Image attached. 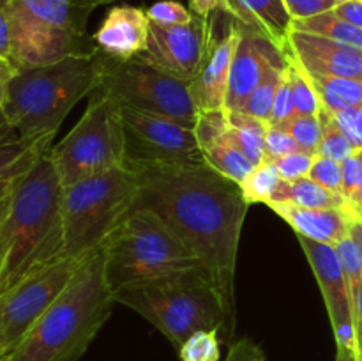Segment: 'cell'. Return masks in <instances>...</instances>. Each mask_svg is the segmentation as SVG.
Returning a JSON list of instances; mask_svg holds the SVG:
<instances>
[{
    "label": "cell",
    "mask_w": 362,
    "mask_h": 361,
    "mask_svg": "<svg viewBox=\"0 0 362 361\" xmlns=\"http://www.w3.org/2000/svg\"><path fill=\"white\" fill-rule=\"evenodd\" d=\"M350 236L357 241L361 248V253H362V219L361 218H354L352 219V225H350Z\"/></svg>",
    "instance_id": "cell-49"
},
{
    "label": "cell",
    "mask_w": 362,
    "mask_h": 361,
    "mask_svg": "<svg viewBox=\"0 0 362 361\" xmlns=\"http://www.w3.org/2000/svg\"><path fill=\"white\" fill-rule=\"evenodd\" d=\"M306 76L310 84L313 85L315 91H317L322 108L329 110L331 113H339L345 112V110L362 106V80L346 76H324V74L311 73H306Z\"/></svg>",
    "instance_id": "cell-22"
},
{
    "label": "cell",
    "mask_w": 362,
    "mask_h": 361,
    "mask_svg": "<svg viewBox=\"0 0 362 361\" xmlns=\"http://www.w3.org/2000/svg\"><path fill=\"white\" fill-rule=\"evenodd\" d=\"M122 108L127 158L161 163L202 161L194 127L163 115Z\"/></svg>",
    "instance_id": "cell-12"
},
{
    "label": "cell",
    "mask_w": 362,
    "mask_h": 361,
    "mask_svg": "<svg viewBox=\"0 0 362 361\" xmlns=\"http://www.w3.org/2000/svg\"><path fill=\"white\" fill-rule=\"evenodd\" d=\"M53 138L28 142L20 138L0 140V184L11 183L27 173L34 163L52 149Z\"/></svg>",
    "instance_id": "cell-23"
},
{
    "label": "cell",
    "mask_w": 362,
    "mask_h": 361,
    "mask_svg": "<svg viewBox=\"0 0 362 361\" xmlns=\"http://www.w3.org/2000/svg\"><path fill=\"white\" fill-rule=\"evenodd\" d=\"M4 255H6V243H4L2 236H0V268H2V262H4Z\"/></svg>",
    "instance_id": "cell-52"
},
{
    "label": "cell",
    "mask_w": 362,
    "mask_h": 361,
    "mask_svg": "<svg viewBox=\"0 0 362 361\" xmlns=\"http://www.w3.org/2000/svg\"><path fill=\"white\" fill-rule=\"evenodd\" d=\"M98 91L115 99L120 106L168 117L187 126H194L198 115L191 96V81L179 80L141 57L115 60L103 55Z\"/></svg>",
    "instance_id": "cell-10"
},
{
    "label": "cell",
    "mask_w": 362,
    "mask_h": 361,
    "mask_svg": "<svg viewBox=\"0 0 362 361\" xmlns=\"http://www.w3.org/2000/svg\"><path fill=\"white\" fill-rule=\"evenodd\" d=\"M202 156H204L205 163L216 172L221 173L226 179L233 180V183L240 184L257 165L230 140L228 131L223 134L219 140L212 142L205 149H202Z\"/></svg>",
    "instance_id": "cell-24"
},
{
    "label": "cell",
    "mask_w": 362,
    "mask_h": 361,
    "mask_svg": "<svg viewBox=\"0 0 362 361\" xmlns=\"http://www.w3.org/2000/svg\"><path fill=\"white\" fill-rule=\"evenodd\" d=\"M293 115H296V110H293L292 84H290L288 66H286L281 78V84H279L278 92H276L274 108H272V117L269 124H272V126H283V124L288 122Z\"/></svg>",
    "instance_id": "cell-38"
},
{
    "label": "cell",
    "mask_w": 362,
    "mask_h": 361,
    "mask_svg": "<svg viewBox=\"0 0 362 361\" xmlns=\"http://www.w3.org/2000/svg\"><path fill=\"white\" fill-rule=\"evenodd\" d=\"M336 14L349 23L356 25L362 28V0H349V2H341L334 7Z\"/></svg>",
    "instance_id": "cell-44"
},
{
    "label": "cell",
    "mask_w": 362,
    "mask_h": 361,
    "mask_svg": "<svg viewBox=\"0 0 362 361\" xmlns=\"http://www.w3.org/2000/svg\"><path fill=\"white\" fill-rule=\"evenodd\" d=\"M147 13L141 7L113 6L92 38L103 55L115 60H131L144 55L148 42Z\"/></svg>",
    "instance_id": "cell-18"
},
{
    "label": "cell",
    "mask_w": 362,
    "mask_h": 361,
    "mask_svg": "<svg viewBox=\"0 0 362 361\" xmlns=\"http://www.w3.org/2000/svg\"><path fill=\"white\" fill-rule=\"evenodd\" d=\"M283 2L293 21L329 13L338 6V0H283Z\"/></svg>",
    "instance_id": "cell-41"
},
{
    "label": "cell",
    "mask_w": 362,
    "mask_h": 361,
    "mask_svg": "<svg viewBox=\"0 0 362 361\" xmlns=\"http://www.w3.org/2000/svg\"><path fill=\"white\" fill-rule=\"evenodd\" d=\"M145 13H147L151 23L165 25V27H170V25H186L194 16L191 9L184 7L180 2H175V0H161V2L152 4Z\"/></svg>",
    "instance_id": "cell-34"
},
{
    "label": "cell",
    "mask_w": 362,
    "mask_h": 361,
    "mask_svg": "<svg viewBox=\"0 0 362 361\" xmlns=\"http://www.w3.org/2000/svg\"><path fill=\"white\" fill-rule=\"evenodd\" d=\"M300 248L310 262L313 275L320 287L332 333L336 340V353L346 354L357 361L356 328H354V299L349 282L332 244L317 243L297 236Z\"/></svg>",
    "instance_id": "cell-14"
},
{
    "label": "cell",
    "mask_w": 362,
    "mask_h": 361,
    "mask_svg": "<svg viewBox=\"0 0 362 361\" xmlns=\"http://www.w3.org/2000/svg\"><path fill=\"white\" fill-rule=\"evenodd\" d=\"M269 207L285 219L297 236L332 246L349 236L352 219L359 218L345 209H306L290 204H271Z\"/></svg>",
    "instance_id": "cell-19"
},
{
    "label": "cell",
    "mask_w": 362,
    "mask_h": 361,
    "mask_svg": "<svg viewBox=\"0 0 362 361\" xmlns=\"http://www.w3.org/2000/svg\"><path fill=\"white\" fill-rule=\"evenodd\" d=\"M140 180L134 209L154 211L187 246L214 282L230 319L237 322L235 271L250 204L240 186L205 163H161L127 158Z\"/></svg>",
    "instance_id": "cell-1"
},
{
    "label": "cell",
    "mask_w": 362,
    "mask_h": 361,
    "mask_svg": "<svg viewBox=\"0 0 362 361\" xmlns=\"http://www.w3.org/2000/svg\"><path fill=\"white\" fill-rule=\"evenodd\" d=\"M212 38V20L194 14L186 25L148 27L147 50L141 59L184 81H193L200 73Z\"/></svg>",
    "instance_id": "cell-13"
},
{
    "label": "cell",
    "mask_w": 362,
    "mask_h": 361,
    "mask_svg": "<svg viewBox=\"0 0 362 361\" xmlns=\"http://www.w3.org/2000/svg\"><path fill=\"white\" fill-rule=\"evenodd\" d=\"M354 328H356L357 361H362V282L354 292Z\"/></svg>",
    "instance_id": "cell-45"
},
{
    "label": "cell",
    "mask_w": 362,
    "mask_h": 361,
    "mask_svg": "<svg viewBox=\"0 0 362 361\" xmlns=\"http://www.w3.org/2000/svg\"><path fill=\"white\" fill-rule=\"evenodd\" d=\"M115 0H6L13 67L45 66L99 53L87 34L92 11Z\"/></svg>",
    "instance_id": "cell-6"
},
{
    "label": "cell",
    "mask_w": 362,
    "mask_h": 361,
    "mask_svg": "<svg viewBox=\"0 0 362 361\" xmlns=\"http://www.w3.org/2000/svg\"><path fill=\"white\" fill-rule=\"evenodd\" d=\"M262 356L264 353L257 343L251 342L250 338H240L230 345L225 361H258Z\"/></svg>",
    "instance_id": "cell-42"
},
{
    "label": "cell",
    "mask_w": 362,
    "mask_h": 361,
    "mask_svg": "<svg viewBox=\"0 0 362 361\" xmlns=\"http://www.w3.org/2000/svg\"><path fill=\"white\" fill-rule=\"evenodd\" d=\"M258 361H267V360H265V356H262V357H260V360H258Z\"/></svg>",
    "instance_id": "cell-55"
},
{
    "label": "cell",
    "mask_w": 362,
    "mask_h": 361,
    "mask_svg": "<svg viewBox=\"0 0 362 361\" xmlns=\"http://www.w3.org/2000/svg\"><path fill=\"white\" fill-rule=\"evenodd\" d=\"M288 76L292 84L293 110L296 115H315L318 117L322 112V103L318 99L317 91L308 80L306 73L288 57Z\"/></svg>",
    "instance_id": "cell-30"
},
{
    "label": "cell",
    "mask_w": 362,
    "mask_h": 361,
    "mask_svg": "<svg viewBox=\"0 0 362 361\" xmlns=\"http://www.w3.org/2000/svg\"><path fill=\"white\" fill-rule=\"evenodd\" d=\"M318 117H320L322 124V138L320 144H318L317 156H325V158H331L334 159V161L343 163L345 159H349L350 156L356 154L354 145L350 144L346 134L339 130L338 122H336L334 119V113L322 108L320 115Z\"/></svg>",
    "instance_id": "cell-29"
},
{
    "label": "cell",
    "mask_w": 362,
    "mask_h": 361,
    "mask_svg": "<svg viewBox=\"0 0 362 361\" xmlns=\"http://www.w3.org/2000/svg\"><path fill=\"white\" fill-rule=\"evenodd\" d=\"M101 73V52L45 66L14 67L7 81L4 124L20 140L53 138L74 105L98 91Z\"/></svg>",
    "instance_id": "cell-4"
},
{
    "label": "cell",
    "mask_w": 362,
    "mask_h": 361,
    "mask_svg": "<svg viewBox=\"0 0 362 361\" xmlns=\"http://www.w3.org/2000/svg\"><path fill=\"white\" fill-rule=\"evenodd\" d=\"M286 66H288V62L283 64V66L272 67V69L265 74L264 80L257 85V88L247 96L246 101L240 105V108L235 110V112H243L246 113V115L257 117V119L265 120V122H271L276 92H278L279 84H281V78Z\"/></svg>",
    "instance_id": "cell-28"
},
{
    "label": "cell",
    "mask_w": 362,
    "mask_h": 361,
    "mask_svg": "<svg viewBox=\"0 0 362 361\" xmlns=\"http://www.w3.org/2000/svg\"><path fill=\"white\" fill-rule=\"evenodd\" d=\"M361 219H362V214H361Z\"/></svg>",
    "instance_id": "cell-57"
},
{
    "label": "cell",
    "mask_w": 362,
    "mask_h": 361,
    "mask_svg": "<svg viewBox=\"0 0 362 361\" xmlns=\"http://www.w3.org/2000/svg\"><path fill=\"white\" fill-rule=\"evenodd\" d=\"M310 179H313L315 183L327 188V190L334 191V193L343 195V172L339 161L325 158V156H317L313 166H311Z\"/></svg>",
    "instance_id": "cell-35"
},
{
    "label": "cell",
    "mask_w": 362,
    "mask_h": 361,
    "mask_svg": "<svg viewBox=\"0 0 362 361\" xmlns=\"http://www.w3.org/2000/svg\"><path fill=\"white\" fill-rule=\"evenodd\" d=\"M334 250L336 255H338L339 264H341L343 273H345L346 276V282H349L350 292H352L354 299V292H356L357 287H359V283L362 282L361 248L359 244H357V241L349 234L345 239H341L338 244H334Z\"/></svg>",
    "instance_id": "cell-33"
},
{
    "label": "cell",
    "mask_w": 362,
    "mask_h": 361,
    "mask_svg": "<svg viewBox=\"0 0 362 361\" xmlns=\"http://www.w3.org/2000/svg\"><path fill=\"white\" fill-rule=\"evenodd\" d=\"M281 176L274 161L264 159L260 165L253 168V172L239 184L247 204H271L281 184Z\"/></svg>",
    "instance_id": "cell-27"
},
{
    "label": "cell",
    "mask_w": 362,
    "mask_h": 361,
    "mask_svg": "<svg viewBox=\"0 0 362 361\" xmlns=\"http://www.w3.org/2000/svg\"><path fill=\"white\" fill-rule=\"evenodd\" d=\"M315 158L317 156L310 154V152L297 151L292 152V154L283 156V158H279L274 163L278 166V172L283 180H297L303 179V177H310Z\"/></svg>",
    "instance_id": "cell-37"
},
{
    "label": "cell",
    "mask_w": 362,
    "mask_h": 361,
    "mask_svg": "<svg viewBox=\"0 0 362 361\" xmlns=\"http://www.w3.org/2000/svg\"><path fill=\"white\" fill-rule=\"evenodd\" d=\"M0 60H11V18L6 0H0Z\"/></svg>",
    "instance_id": "cell-43"
},
{
    "label": "cell",
    "mask_w": 362,
    "mask_h": 361,
    "mask_svg": "<svg viewBox=\"0 0 362 361\" xmlns=\"http://www.w3.org/2000/svg\"><path fill=\"white\" fill-rule=\"evenodd\" d=\"M300 151L297 142L293 140L292 134L285 130L283 126H272L269 124L267 134H265V144H264V159L269 161H278L279 158L292 152Z\"/></svg>",
    "instance_id": "cell-36"
},
{
    "label": "cell",
    "mask_w": 362,
    "mask_h": 361,
    "mask_svg": "<svg viewBox=\"0 0 362 361\" xmlns=\"http://www.w3.org/2000/svg\"><path fill=\"white\" fill-rule=\"evenodd\" d=\"M14 67L11 66L9 62H6L0 69V127L6 126L2 119V108H4V101H6V92H7V81H9L11 74H13Z\"/></svg>",
    "instance_id": "cell-47"
},
{
    "label": "cell",
    "mask_w": 362,
    "mask_h": 361,
    "mask_svg": "<svg viewBox=\"0 0 362 361\" xmlns=\"http://www.w3.org/2000/svg\"><path fill=\"white\" fill-rule=\"evenodd\" d=\"M237 41H239V23L232 16L226 32L219 35L216 34L214 20H212V38L207 57L200 73L191 81V96L198 112L226 110V92H228L230 69H232Z\"/></svg>",
    "instance_id": "cell-17"
},
{
    "label": "cell",
    "mask_w": 362,
    "mask_h": 361,
    "mask_svg": "<svg viewBox=\"0 0 362 361\" xmlns=\"http://www.w3.org/2000/svg\"><path fill=\"white\" fill-rule=\"evenodd\" d=\"M341 2H349V0H338V4H341Z\"/></svg>",
    "instance_id": "cell-56"
},
{
    "label": "cell",
    "mask_w": 362,
    "mask_h": 361,
    "mask_svg": "<svg viewBox=\"0 0 362 361\" xmlns=\"http://www.w3.org/2000/svg\"><path fill=\"white\" fill-rule=\"evenodd\" d=\"M221 9L244 27L264 34L283 52L286 50L293 18L283 0H225Z\"/></svg>",
    "instance_id": "cell-20"
},
{
    "label": "cell",
    "mask_w": 362,
    "mask_h": 361,
    "mask_svg": "<svg viewBox=\"0 0 362 361\" xmlns=\"http://www.w3.org/2000/svg\"><path fill=\"white\" fill-rule=\"evenodd\" d=\"M9 356H11L9 350H7L6 347H4L2 343H0V361H7V360H9Z\"/></svg>",
    "instance_id": "cell-51"
},
{
    "label": "cell",
    "mask_w": 362,
    "mask_h": 361,
    "mask_svg": "<svg viewBox=\"0 0 362 361\" xmlns=\"http://www.w3.org/2000/svg\"><path fill=\"white\" fill-rule=\"evenodd\" d=\"M285 52L306 73L362 80V50L354 46L292 28Z\"/></svg>",
    "instance_id": "cell-16"
},
{
    "label": "cell",
    "mask_w": 362,
    "mask_h": 361,
    "mask_svg": "<svg viewBox=\"0 0 362 361\" xmlns=\"http://www.w3.org/2000/svg\"><path fill=\"white\" fill-rule=\"evenodd\" d=\"M343 172V197L350 202L356 198L362 188V152H356L341 163Z\"/></svg>",
    "instance_id": "cell-39"
},
{
    "label": "cell",
    "mask_w": 362,
    "mask_h": 361,
    "mask_svg": "<svg viewBox=\"0 0 362 361\" xmlns=\"http://www.w3.org/2000/svg\"><path fill=\"white\" fill-rule=\"evenodd\" d=\"M271 204H290L306 209H345V211L354 212L352 205L343 195L320 186L310 177H303L297 180H281Z\"/></svg>",
    "instance_id": "cell-21"
},
{
    "label": "cell",
    "mask_w": 362,
    "mask_h": 361,
    "mask_svg": "<svg viewBox=\"0 0 362 361\" xmlns=\"http://www.w3.org/2000/svg\"><path fill=\"white\" fill-rule=\"evenodd\" d=\"M49 158L62 188L126 165V130L119 103L92 92L81 119L49 149Z\"/></svg>",
    "instance_id": "cell-9"
},
{
    "label": "cell",
    "mask_w": 362,
    "mask_h": 361,
    "mask_svg": "<svg viewBox=\"0 0 362 361\" xmlns=\"http://www.w3.org/2000/svg\"><path fill=\"white\" fill-rule=\"evenodd\" d=\"M339 130L346 134L356 152H362V106L334 113Z\"/></svg>",
    "instance_id": "cell-40"
},
{
    "label": "cell",
    "mask_w": 362,
    "mask_h": 361,
    "mask_svg": "<svg viewBox=\"0 0 362 361\" xmlns=\"http://www.w3.org/2000/svg\"><path fill=\"white\" fill-rule=\"evenodd\" d=\"M13 186H14V180L0 184V223H2V219L6 218L7 209H9L11 195H13Z\"/></svg>",
    "instance_id": "cell-48"
},
{
    "label": "cell",
    "mask_w": 362,
    "mask_h": 361,
    "mask_svg": "<svg viewBox=\"0 0 362 361\" xmlns=\"http://www.w3.org/2000/svg\"><path fill=\"white\" fill-rule=\"evenodd\" d=\"M80 262L71 257L59 258L0 296V343L11 354L62 294Z\"/></svg>",
    "instance_id": "cell-11"
},
{
    "label": "cell",
    "mask_w": 362,
    "mask_h": 361,
    "mask_svg": "<svg viewBox=\"0 0 362 361\" xmlns=\"http://www.w3.org/2000/svg\"><path fill=\"white\" fill-rule=\"evenodd\" d=\"M239 23V21H237ZM288 62V55L269 38L239 23V41L230 69L225 108L235 112L257 88L265 74L276 66Z\"/></svg>",
    "instance_id": "cell-15"
},
{
    "label": "cell",
    "mask_w": 362,
    "mask_h": 361,
    "mask_svg": "<svg viewBox=\"0 0 362 361\" xmlns=\"http://www.w3.org/2000/svg\"><path fill=\"white\" fill-rule=\"evenodd\" d=\"M283 127L292 134L300 151L315 156L318 154V144L322 138L320 117L293 115L288 122L283 124Z\"/></svg>",
    "instance_id": "cell-32"
},
{
    "label": "cell",
    "mask_w": 362,
    "mask_h": 361,
    "mask_svg": "<svg viewBox=\"0 0 362 361\" xmlns=\"http://www.w3.org/2000/svg\"><path fill=\"white\" fill-rule=\"evenodd\" d=\"M180 361H219L221 338L218 329H202L193 333L179 349Z\"/></svg>",
    "instance_id": "cell-31"
},
{
    "label": "cell",
    "mask_w": 362,
    "mask_h": 361,
    "mask_svg": "<svg viewBox=\"0 0 362 361\" xmlns=\"http://www.w3.org/2000/svg\"><path fill=\"white\" fill-rule=\"evenodd\" d=\"M103 248L113 294L126 285L200 265L191 248L151 209H134Z\"/></svg>",
    "instance_id": "cell-8"
},
{
    "label": "cell",
    "mask_w": 362,
    "mask_h": 361,
    "mask_svg": "<svg viewBox=\"0 0 362 361\" xmlns=\"http://www.w3.org/2000/svg\"><path fill=\"white\" fill-rule=\"evenodd\" d=\"M228 113V137L255 165L264 161V144L267 134L269 122L257 119V117L246 115L243 112Z\"/></svg>",
    "instance_id": "cell-25"
},
{
    "label": "cell",
    "mask_w": 362,
    "mask_h": 361,
    "mask_svg": "<svg viewBox=\"0 0 362 361\" xmlns=\"http://www.w3.org/2000/svg\"><path fill=\"white\" fill-rule=\"evenodd\" d=\"M350 205H352L354 212H356V214L361 218V214H362V188L359 190V193L356 195V198H354V200L350 202Z\"/></svg>",
    "instance_id": "cell-50"
},
{
    "label": "cell",
    "mask_w": 362,
    "mask_h": 361,
    "mask_svg": "<svg viewBox=\"0 0 362 361\" xmlns=\"http://www.w3.org/2000/svg\"><path fill=\"white\" fill-rule=\"evenodd\" d=\"M225 0H189L191 13L200 18H209L214 11L221 9Z\"/></svg>",
    "instance_id": "cell-46"
},
{
    "label": "cell",
    "mask_w": 362,
    "mask_h": 361,
    "mask_svg": "<svg viewBox=\"0 0 362 361\" xmlns=\"http://www.w3.org/2000/svg\"><path fill=\"white\" fill-rule=\"evenodd\" d=\"M293 28L362 50V28L339 18L334 11H329V13L318 14V16L313 18H306V20L293 21Z\"/></svg>",
    "instance_id": "cell-26"
},
{
    "label": "cell",
    "mask_w": 362,
    "mask_h": 361,
    "mask_svg": "<svg viewBox=\"0 0 362 361\" xmlns=\"http://www.w3.org/2000/svg\"><path fill=\"white\" fill-rule=\"evenodd\" d=\"M6 64V60H0V69H2V66Z\"/></svg>",
    "instance_id": "cell-54"
},
{
    "label": "cell",
    "mask_w": 362,
    "mask_h": 361,
    "mask_svg": "<svg viewBox=\"0 0 362 361\" xmlns=\"http://www.w3.org/2000/svg\"><path fill=\"white\" fill-rule=\"evenodd\" d=\"M105 273V248L80 262L73 278L37 319L7 361H78L115 304Z\"/></svg>",
    "instance_id": "cell-3"
},
{
    "label": "cell",
    "mask_w": 362,
    "mask_h": 361,
    "mask_svg": "<svg viewBox=\"0 0 362 361\" xmlns=\"http://www.w3.org/2000/svg\"><path fill=\"white\" fill-rule=\"evenodd\" d=\"M336 361H356V360H354V357H350V356H346V354L336 353Z\"/></svg>",
    "instance_id": "cell-53"
},
{
    "label": "cell",
    "mask_w": 362,
    "mask_h": 361,
    "mask_svg": "<svg viewBox=\"0 0 362 361\" xmlns=\"http://www.w3.org/2000/svg\"><path fill=\"white\" fill-rule=\"evenodd\" d=\"M140 180L127 165L62 190L64 253L83 260L105 246L113 230L134 211Z\"/></svg>",
    "instance_id": "cell-7"
},
{
    "label": "cell",
    "mask_w": 362,
    "mask_h": 361,
    "mask_svg": "<svg viewBox=\"0 0 362 361\" xmlns=\"http://www.w3.org/2000/svg\"><path fill=\"white\" fill-rule=\"evenodd\" d=\"M62 184L49 151L14 180L9 209L0 223L6 243L0 268V296L64 253Z\"/></svg>",
    "instance_id": "cell-2"
},
{
    "label": "cell",
    "mask_w": 362,
    "mask_h": 361,
    "mask_svg": "<svg viewBox=\"0 0 362 361\" xmlns=\"http://www.w3.org/2000/svg\"><path fill=\"white\" fill-rule=\"evenodd\" d=\"M113 296L117 303L147 319L177 350L202 329H218L221 343H233L237 322L230 319L214 282L202 265L126 285Z\"/></svg>",
    "instance_id": "cell-5"
}]
</instances>
